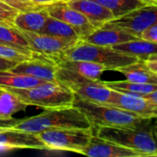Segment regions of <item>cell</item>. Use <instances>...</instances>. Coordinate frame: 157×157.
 <instances>
[{
	"label": "cell",
	"instance_id": "cell-12",
	"mask_svg": "<svg viewBox=\"0 0 157 157\" xmlns=\"http://www.w3.org/2000/svg\"><path fill=\"white\" fill-rule=\"evenodd\" d=\"M28 40L30 50L34 52L41 53L53 59L59 57L63 52L75 43L64 39L31 31L21 30Z\"/></svg>",
	"mask_w": 157,
	"mask_h": 157
},
{
	"label": "cell",
	"instance_id": "cell-13",
	"mask_svg": "<svg viewBox=\"0 0 157 157\" xmlns=\"http://www.w3.org/2000/svg\"><path fill=\"white\" fill-rule=\"evenodd\" d=\"M1 149L48 150L38 134L15 128L0 129V150Z\"/></svg>",
	"mask_w": 157,
	"mask_h": 157
},
{
	"label": "cell",
	"instance_id": "cell-10",
	"mask_svg": "<svg viewBox=\"0 0 157 157\" xmlns=\"http://www.w3.org/2000/svg\"><path fill=\"white\" fill-rule=\"evenodd\" d=\"M45 8L51 17L70 25L77 32L81 40L88 36L97 29L85 15L68 6L66 2L48 5L45 6Z\"/></svg>",
	"mask_w": 157,
	"mask_h": 157
},
{
	"label": "cell",
	"instance_id": "cell-9",
	"mask_svg": "<svg viewBox=\"0 0 157 157\" xmlns=\"http://www.w3.org/2000/svg\"><path fill=\"white\" fill-rule=\"evenodd\" d=\"M56 69L53 58L36 52L31 59L17 63L10 71L46 82H56Z\"/></svg>",
	"mask_w": 157,
	"mask_h": 157
},
{
	"label": "cell",
	"instance_id": "cell-36",
	"mask_svg": "<svg viewBox=\"0 0 157 157\" xmlns=\"http://www.w3.org/2000/svg\"><path fill=\"white\" fill-rule=\"evenodd\" d=\"M153 129H154V131H155V132H157V119L155 121H154V122H153Z\"/></svg>",
	"mask_w": 157,
	"mask_h": 157
},
{
	"label": "cell",
	"instance_id": "cell-6",
	"mask_svg": "<svg viewBox=\"0 0 157 157\" xmlns=\"http://www.w3.org/2000/svg\"><path fill=\"white\" fill-rule=\"evenodd\" d=\"M94 135V129L59 128L38 133L48 150L69 151L81 154Z\"/></svg>",
	"mask_w": 157,
	"mask_h": 157
},
{
	"label": "cell",
	"instance_id": "cell-34",
	"mask_svg": "<svg viewBox=\"0 0 157 157\" xmlns=\"http://www.w3.org/2000/svg\"><path fill=\"white\" fill-rule=\"evenodd\" d=\"M143 97L145 98L150 102H152L153 104H155V105L157 106V90L156 91L152 92V93H149V94H147L145 96H143Z\"/></svg>",
	"mask_w": 157,
	"mask_h": 157
},
{
	"label": "cell",
	"instance_id": "cell-25",
	"mask_svg": "<svg viewBox=\"0 0 157 157\" xmlns=\"http://www.w3.org/2000/svg\"><path fill=\"white\" fill-rule=\"evenodd\" d=\"M104 84L113 90L122 93H127V94L138 95V96H145L149 93H152L157 90V85L136 83V82L129 81L127 79L123 81L104 82Z\"/></svg>",
	"mask_w": 157,
	"mask_h": 157
},
{
	"label": "cell",
	"instance_id": "cell-19",
	"mask_svg": "<svg viewBox=\"0 0 157 157\" xmlns=\"http://www.w3.org/2000/svg\"><path fill=\"white\" fill-rule=\"evenodd\" d=\"M117 71L124 75L129 81L157 85V73L151 70L144 61L138 60L133 63L118 68Z\"/></svg>",
	"mask_w": 157,
	"mask_h": 157
},
{
	"label": "cell",
	"instance_id": "cell-15",
	"mask_svg": "<svg viewBox=\"0 0 157 157\" xmlns=\"http://www.w3.org/2000/svg\"><path fill=\"white\" fill-rule=\"evenodd\" d=\"M139 38L124 29L103 25L96 29L92 33H90L88 36L85 37L82 40L86 42L97 45L113 47L117 44L133 40Z\"/></svg>",
	"mask_w": 157,
	"mask_h": 157
},
{
	"label": "cell",
	"instance_id": "cell-32",
	"mask_svg": "<svg viewBox=\"0 0 157 157\" xmlns=\"http://www.w3.org/2000/svg\"><path fill=\"white\" fill-rule=\"evenodd\" d=\"M146 65L151 69L153 70L154 72H156L157 73V53L155 54H153L151 55L146 61H144Z\"/></svg>",
	"mask_w": 157,
	"mask_h": 157
},
{
	"label": "cell",
	"instance_id": "cell-20",
	"mask_svg": "<svg viewBox=\"0 0 157 157\" xmlns=\"http://www.w3.org/2000/svg\"><path fill=\"white\" fill-rule=\"evenodd\" d=\"M112 48L142 61H146L151 55L157 53V42L149 41L141 38L117 44Z\"/></svg>",
	"mask_w": 157,
	"mask_h": 157
},
{
	"label": "cell",
	"instance_id": "cell-24",
	"mask_svg": "<svg viewBox=\"0 0 157 157\" xmlns=\"http://www.w3.org/2000/svg\"><path fill=\"white\" fill-rule=\"evenodd\" d=\"M28 105L21 101L16 95L8 90H0V119L8 120L21 110H25Z\"/></svg>",
	"mask_w": 157,
	"mask_h": 157
},
{
	"label": "cell",
	"instance_id": "cell-33",
	"mask_svg": "<svg viewBox=\"0 0 157 157\" xmlns=\"http://www.w3.org/2000/svg\"><path fill=\"white\" fill-rule=\"evenodd\" d=\"M32 3L38 5V6H45L48 5H52V4H55V3H60V2H67L68 0H30Z\"/></svg>",
	"mask_w": 157,
	"mask_h": 157
},
{
	"label": "cell",
	"instance_id": "cell-21",
	"mask_svg": "<svg viewBox=\"0 0 157 157\" xmlns=\"http://www.w3.org/2000/svg\"><path fill=\"white\" fill-rule=\"evenodd\" d=\"M42 81L32 76L13 73L10 70L0 71V90L6 88H29L39 86Z\"/></svg>",
	"mask_w": 157,
	"mask_h": 157
},
{
	"label": "cell",
	"instance_id": "cell-14",
	"mask_svg": "<svg viewBox=\"0 0 157 157\" xmlns=\"http://www.w3.org/2000/svg\"><path fill=\"white\" fill-rule=\"evenodd\" d=\"M81 155L90 157H143L141 154L130 148L101 139L96 134L92 136Z\"/></svg>",
	"mask_w": 157,
	"mask_h": 157
},
{
	"label": "cell",
	"instance_id": "cell-11",
	"mask_svg": "<svg viewBox=\"0 0 157 157\" xmlns=\"http://www.w3.org/2000/svg\"><path fill=\"white\" fill-rule=\"evenodd\" d=\"M107 105L117 107L145 118L157 119V106L143 96L122 93L112 89L111 97Z\"/></svg>",
	"mask_w": 157,
	"mask_h": 157
},
{
	"label": "cell",
	"instance_id": "cell-5",
	"mask_svg": "<svg viewBox=\"0 0 157 157\" xmlns=\"http://www.w3.org/2000/svg\"><path fill=\"white\" fill-rule=\"evenodd\" d=\"M98 137L130 148L144 156H154L157 151L155 134L152 126L98 127L94 129Z\"/></svg>",
	"mask_w": 157,
	"mask_h": 157
},
{
	"label": "cell",
	"instance_id": "cell-28",
	"mask_svg": "<svg viewBox=\"0 0 157 157\" xmlns=\"http://www.w3.org/2000/svg\"><path fill=\"white\" fill-rule=\"evenodd\" d=\"M2 1L5 2L9 6H11L12 8L17 10L18 12L37 10V9H41L44 7V6H38L32 3L30 0H2Z\"/></svg>",
	"mask_w": 157,
	"mask_h": 157
},
{
	"label": "cell",
	"instance_id": "cell-38",
	"mask_svg": "<svg viewBox=\"0 0 157 157\" xmlns=\"http://www.w3.org/2000/svg\"><path fill=\"white\" fill-rule=\"evenodd\" d=\"M155 132V131H154ZM155 139H156V142H157V132H155ZM154 156H157V151H156V153L155 154V155Z\"/></svg>",
	"mask_w": 157,
	"mask_h": 157
},
{
	"label": "cell",
	"instance_id": "cell-27",
	"mask_svg": "<svg viewBox=\"0 0 157 157\" xmlns=\"http://www.w3.org/2000/svg\"><path fill=\"white\" fill-rule=\"evenodd\" d=\"M36 52L32 51L20 50L15 47H11L3 43H0V57L13 61L16 63H20L29 59H31Z\"/></svg>",
	"mask_w": 157,
	"mask_h": 157
},
{
	"label": "cell",
	"instance_id": "cell-23",
	"mask_svg": "<svg viewBox=\"0 0 157 157\" xmlns=\"http://www.w3.org/2000/svg\"><path fill=\"white\" fill-rule=\"evenodd\" d=\"M0 43L20 50L31 51L22 31L14 24H0Z\"/></svg>",
	"mask_w": 157,
	"mask_h": 157
},
{
	"label": "cell",
	"instance_id": "cell-2",
	"mask_svg": "<svg viewBox=\"0 0 157 157\" xmlns=\"http://www.w3.org/2000/svg\"><path fill=\"white\" fill-rule=\"evenodd\" d=\"M13 128L35 134L49 129H93L86 116L75 106L45 109V111L40 115L26 120H20Z\"/></svg>",
	"mask_w": 157,
	"mask_h": 157
},
{
	"label": "cell",
	"instance_id": "cell-3",
	"mask_svg": "<svg viewBox=\"0 0 157 157\" xmlns=\"http://www.w3.org/2000/svg\"><path fill=\"white\" fill-rule=\"evenodd\" d=\"M4 90V89H3ZM28 106L52 109L73 106L75 95L63 83L44 82L29 88H6Z\"/></svg>",
	"mask_w": 157,
	"mask_h": 157
},
{
	"label": "cell",
	"instance_id": "cell-37",
	"mask_svg": "<svg viewBox=\"0 0 157 157\" xmlns=\"http://www.w3.org/2000/svg\"><path fill=\"white\" fill-rule=\"evenodd\" d=\"M148 1L149 3H152V4H157V0H146Z\"/></svg>",
	"mask_w": 157,
	"mask_h": 157
},
{
	"label": "cell",
	"instance_id": "cell-1",
	"mask_svg": "<svg viewBox=\"0 0 157 157\" xmlns=\"http://www.w3.org/2000/svg\"><path fill=\"white\" fill-rule=\"evenodd\" d=\"M73 106L86 116L93 129L98 127H148L153 125L155 120L117 107L90 102L78 97H75Z\"/></svg>",
	"mask_w": 157,
	"mask_h": 157
},
{
	"label": "cell",
	"instance_id": "cell-35",
	"mask_svg": "<svg viewBox=\"0 0 157 157\" xmlns=\"http://www.w3.org/2000/svg\"><path fill=\"white\" fill-rule=\"evenodd\" d=\"M0 6H2V7H6V8H12L11 6H9L8 5H6L5 2H3L2 0H0Z\"/></svg>",
	"mask_w": 157,
	"mask_h": 157
},
{
	"label": "cell",
	"instance_id": "cell-30",
	"mask_svg": "<svg viewBox=\"0 0 157 157\" xmlns=\"http://www.w3.org/2000/svg\"><path fill=\"white\" fill-rule=\"evenodd\" d=\"M17 63L9 61L7 59L0 57V71H5V70H11Z\"/></svg>",
	"mask_w": 157,
	"mask_h": 157
},
{
	"label": "cell",
	"instance_id": "cell-29",
	"mask_svg": "<svg viewBox=\"0 0 157 157\" xmlns=\"http://www.w3.org/2000/svg\"><path fill=\"white\" fill-rule=\"evenodd\" d=\"M140 38L149 41L157 42V23H155L154 25L150 26L145 30H144Z\"/></svg>",
	"mask_w": 157,
	"mask_h": 157
},
{
	"label": "cell",
	"instance_id": "cell-22",
	"mask_svg": "<svg viewBox=\"0 0 157 157\" xmlns=\"http://www.w3.org/2000/svg\"><path fill=\"white\" fill-rule=\"evenodd\" d=\"M40 33L62 38L73 43H76L81 40L77 32L70 25L51 16L48 17L45 27Z\"/></svg>",
	"mask_w": 157,
	"mask_h": 157
},
{
	"label": "cell",
	"instance_id": "cell-4",
	"mask_svg": "<svg viewBox=\"0 0 157 157\" xmlns=\"http://www.w3.org/2000/svg\"><path fill=\"white\" fill-rule=\"evenodd\" d=\"M58 59L91 62L102 64L108 70L114 71L139 60L136 57L119 52L112 47L97 45L86 42L83 40H78L54 60Z\"/></svg>",
	"mask_w": 157,
	"mask_h": 157
},
{
	"label": "cell",
	"instance_id": "cell-26",
	"mask_svg": "<svg viewBox=\"0 0 157 157\" xmlns=\"http://www.w3.org/2000/svg\"><path fill=\"white\" fill-rule=\"evenodd\" d=\"M95 1H97L98 3L107 7L109 10H110L114 16V18L123 16L134 9L152 4L146 0H95Z\"/></svg>",
	"mask_w": 157,
	"mask_h": 157
},
{
	"label": "cell",
	"instance_id": "cell-18",
	"mask_svg": "<svg viewBox=\"0 0 157 157\" xmlns=\"http://www.w3.org/2000/svg\"><path fill=\"white\" fill-rule=\"evenodd\" d=\"M50 15L45 6L41 9L18 12L13 20V24L20 30L40 33Z\"/></svg>",
	"mask_w": 157,
	"mask_h": 157
},
{
	"label": "cell",
	"instance_id": "cell-31",
	"mask_svg": "<svg viewBox=\"0 0 157 157\" xmlns=\"http://www.w3.org/2000/svg\"><path fill=\"white\" fill-rule=\"evenodd\" d=\"M20 120H17L14 118L8 119V120H1L0 119V129L5 128H13Z\"/></svg>",
	"mask_w": 157,
	"mask_h": 157
},
{
	"label": "cell",
	"instance_id": "cell-17",
	"mask_svg": "<svg viewBox=\"0 0 157 157\" xmlns=\"http://www.w3.org/2000/svg\"><path fill=\"white\" fill-rule=\"evenodd\" d=\"M66 3L85 15L97 29L114 18L110 10L95 0H68Z\"/></svg>",
	"mask_w": 157,
	"mask_h": 157
},
{
	"label": "cell",
	"instance_id": "cell-8",
	"mask_svg": "<svg viewBox=\"0 0 157 157\" xmlns=\"http://www.w3.org/2000/svg\"><path fill=\"white\" fill-rule=\"evenodd\" d=\"M155 23H157V5L150 4L112 18L104 25L124 29L140 38L142 32Z\"/></svg>",
	"mask_w": 157,
	"mask_h": 157
},
{
	"label": "cell",
	"instance_id": "cell-16",
	"mask_svg": "<svg viewBox=\"0 0 157 157\" xmlns=\"http://www.w3.org/2000/svg\"><path fill=\"white\" fill-rule=\"evenodd\" d=\"M75 97L82 99L107 105L112 93V89L107 86L103 81H86L69 86Z\"/></svg>",
	"mask_w": 157,
	"mask_h": 157
},
{
	"label": "cell",
	"instance_id": "cell-7",
	"mask_svg": "<svg viewBox=\"0 0 157 157\" xmlns=\"http://www.w3.org/2000/svg\"><path fill=\"white\" fill-rule=\"evenodd\" d=\"M55 62L57 64L56 80L67 86L86 81L99 80L101 75L108 70L102 64L86 61L58 59Z\"/></svg>",
	"mask_w": 157,
	"mask_h": 157
}]
</instances>
